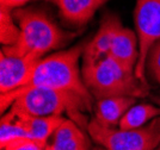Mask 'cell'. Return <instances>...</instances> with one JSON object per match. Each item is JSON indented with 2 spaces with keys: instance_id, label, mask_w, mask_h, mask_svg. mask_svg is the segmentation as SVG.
Listing matches in <instances>:
<instances>
[{
  "instance_id": "obj_7",
  "label": "cell",
  "mask_w": 160,
  "mask_h": 150,
  "mask_svg": "<svg viewBox=\"0 0 160 150\" xmlns=\"http://www.w3.org/2000/svg\"><path fill=\"white\" fill-rule=\"evenodd\" d=\"M41 57L0 55V92L10 93L27 86Z\"/></svg>"
},
{
  "instance_id": "obj_12",
  "label": "cell",
  "mask_w": 160,
  "mask_h": 150,
  "mask_svg": "<svg viewBox=\"0 0 160 150\" xmlns=\"http://www.w3.org/2000/svg\"><path fill=\"white\" fill-rule=\"evenodd\" d=\"M46 150H88V141L74 120L65 119L54 132L53 142Z\"/></svg>"
},
{
  "instance_id": "obj_21",
  "label": "cell",
  "mask_w": 160,
  "mask_h": 150,
  "mask_svg": "<svg viewBox=\"0 0 160 150\" xmlns=\"http://www.w3.org/2000/svg\"><path fill=\"white\" fill-rule=\"evenodd\" d=\"M159 150H160V149H159Z\"/></svg>"
},
{
  "instance_id": "obj_17",
  "label": "cell",
  "mask_w": 160,
  "mask_h": 150,
  "mask_svg": "<svg viewBox=\"0 0 160 150\" xmlns=\"http://www.w3.org/2000/svg\"><path fill=\"white\" fill-rule=\"evenodd\" d=\"M147 67L149 69V73L153 75L154 80L160 85V41L152 46L148 54Z\"/></svg>"
},
{
  "instance_id": "obj_1",
  "label": "cell",
  "mask_w": 160,
  "mask_h": 150,
  "mask_svg": "<svg viewBox=\"0 0 160 150\" xmlns=\"http://www.w3.org/2000/svg\"><path fill=\"white\" fill-rule=\"evenodd\" d=\"M1 113L10 107L1 118L13 119L19 116L49 117L67 114L80 128H86V118L82 112L91 110V98L79 93L47 87H31L1 93Z\"/></svg>"
},
{
  "instance_id": "obj_9",
  "label": "cell",
  "mask_w": 160,
  "mask_h": 150,
  "mask_svg": "<svg viewBox=\"0 0 160 150\" xmlns=\"http://www.w3.org/2000/svg\"><path fill=\"white\" fill-rule=\"evenodd\" d=\"M11 120L16 122L27 132L28 138L37 142L41 147L46 148L48 145V139L53 136L56 129L62 124L65 118L62 116H49V117L19 116Z\"/></svg>"
},
{
  "instance_id": "obj_13",
  "label": "cell",
  "mask_w": 160,
  "mask_h": 150,
  "mask_svg": "<svg viewBox=\"0 0 160 150\" xmlns=\"http://www.w3.org/2000/svg\"><path fill=\"white\" fill-rule=\"evenodd\" d=\"M135 104L134 97H110L98 100L96 109V119L107 128L120 124L126 112Z\"/></svg>"
},
{
  "instance_id": "obj_20",
  "label": "cell",
  "mask_w": 160,
  "mask_h": 150,
  "mask_svg": "<svg viewBox=\"0 0 160 150\" xmlns=\"http://www.w3.org/2000/svg\"><path fill=\"white\" fill-rule=\"evenodd\" d=\"M96 150H103V149H96Z\"/></svg>"
},
{
  "instance_id": "obj_4",
  "label": "cell",
  "mask_w": 160,
  "mask_h": 150,
  "mask_svg": "<svg viewBox=\"0 0 160 150\" xmlns=\"http://www.w3.org/2000/svg\"><path fill=\"white\" fill-rule=\"evenodd\" d=\"M82 52V46H77L69 50L56 52L46 59H41L35 67L29 84L19 90L47 87L73 91L84 97L91 98V93L80 76L78 67V62Z\"/></svg>"
},
{
  "instance_id": "obj_6",
  "label": "cell",
  "mask_w": 160,
  "mask_h": 150,
  "mask_svg": "<svg viewBox=\"0 0 160 150\" xmlns=\"http://www.w3.org/2000/svg\"><path fill=\"white\" fill-rule=\"evenodd\" d=\"M134 19L139 39V60L135 67V75L147 85L148 54L152 46L160 41V0H136Z\"/></svg>"
},
{
  "instance_id": "obj_14",
  "label": "cell",
  "mask_w": 160,
  "mask_h": 150,
  "mask_svg": "<svg viewBox=\"0 0 160 150\" xmlns=\"http://www.w3.org/2000/svg\"><path fill=\"white\" fill-rule=\"evenodd\" d=\"M160 116V107L153 104H140L132 106L120 120V129L132 130L147 125L148 122Z\"/></svg>"
},
{
  "instance_id": "obj_10",
  "label": "cell",
  "mask_w": 160,
  "mask_h": 150,
  "mask_svg": "<svg viewBox=\"0 0 160 150\" xmlns=\"http://www.w3.org/2000/svg\"><path fill=\"white\" fill-rule=\"evenodd\" d=\"M107 56H110L124 68L135 72V67L139 60L138 35L130 29L122 27L113 38L112 46Z\"/></svg>"
},
{
  "instance_id": "obj_15",
  "label": "cell",
  "mask_w": 160,
  "mask_h": 150,
  "mask_svg": "<svg viewBox=\"0 0 160 150\" xmlns=\"http://www.w3.org/2000/svg\"><path fill=\"white\" fill-rule=\"evenodd\" d=\"M20 36V29L13 18L12 10L1 6L0 11V42L2 46H13Z\"/></svg>"
},
{
  "instance_id": "obj_11",
  "label": "cell",
  "mask_w": 160,
  "mask_h": 150,
  "mask_svg": "<svg viewBox=\"0 0 160 150\" xmlns=\"http://www.w3.org/2000/svg\"><path fill=\"white\" fill-rule=\"evenodd\" d=\"M60 11L61 17L73 25H84L96 11L109 0H50Z\"/></svg>"
},
{
  "instance_id": "obj_16",
  "label": "cell",
  "mask_w": 160,
  "mask_h": 150,
  "mask_svg": "<svg viewBox=\"0 0 160 150\" xmlns=\"http://www.w3.org/2000/svg\"><path fill=\"white\" fill-rule=\"evenodd\" d=\"M17 138H28L27 132L13 120H7L1 118L0 126V148L4 149L8 142Z\"/></svg>"
},
{
  "instance_id": "obj_2",
  "label": "cell",
  "mask_w": 160,
  "mask_h": 150,
  "mask_svg": "<svg viewBox=\"0 0 160 150\" xmlns=\"http://www.w3.org/2000/svg\"><path fill=\"white\" fill-rule=\"evenodd\" d=\"M12 13L19 25L20 36L16 44L2 46L1 52L5 55H35L42 59L46 52L61 48L73 38V33L63 31L42 10L14 8Z\"/></svg>"
},
{
  "instance_id": "obj_19",
  "label": "cell",
  "mask_w": 160,
  "mask_h": 150,
  "mask_svg": "<svg viewBox=\"0 0 160 150\" xmlns=\"http://www.w3.org/2000/svg\"><path fill=\"white\" fill-rule=\"evenodd\" d=\"M28 1H30V0H1V6L10 8V10H14V8H18L22 5L27 4Z\"/></svg>"
},
{
  "instance_id": "obj_8",
  "label": "cell",
  "mask_w": 160,
  "mask_h": 150,
  "mask_svg": "<svg viewBox=\"0 0 160 150\" xmlns=\"http://www.w3.org/2000/svg\"><path fill=\"white\" fill-rule=\"evenodd\" d=\"M123 27L120 18L115 14L108 13L105 14L102 22L98 31L93 39L84 46V61H98L99 59L107 56L110 48L112 46L113 38Z\"/></svg>"
},
{
  "instance_id": "obj_18",
  "label": "cell",
  "mask_w": 160,
  "mask_h": 150,
  "mask_svg": "<svg viewBox=\"0 0 160 150\" xmlns=\"http://www.w3.org/2000/svg\"><path fill=\"white\" fill-rule=\"evenodd\" d=\"M1 150H46V148L30 138H17L8 142Z\"/></svg>"
},
{
  "instance_id": "obj_5",
  "label": "cell",
  "mask_w": 160,
  "mask_h": 150,
  "mask_svg": "<svg viewBox=\"0 0 160 150\" xmlns=\"http://www.w3.org/2000/svg\"><path fill=\"white\" fill-rule=\"evenodd\" d=\"M87 132L105 150H154L160 144V116L132 130L107 128L93 118L87 124Z\"/></svg>"
},
{
  "instance_id": "obj_3",
  "label": "cell",
  "mask_w": 160,
  "mask_h": 150,
  "mask_svg": "<svg viewBox=\"0 0 160 150\" xmlns=\"http://www.w3.org/2000/svg\"><path fill=\"white\" fill-rule=\"evenodd\" d=\"M82 80L91 95L98 99L110 97H146L148 86L110 56L98 61H84Z\"/></svg>"
}]
</instances>
